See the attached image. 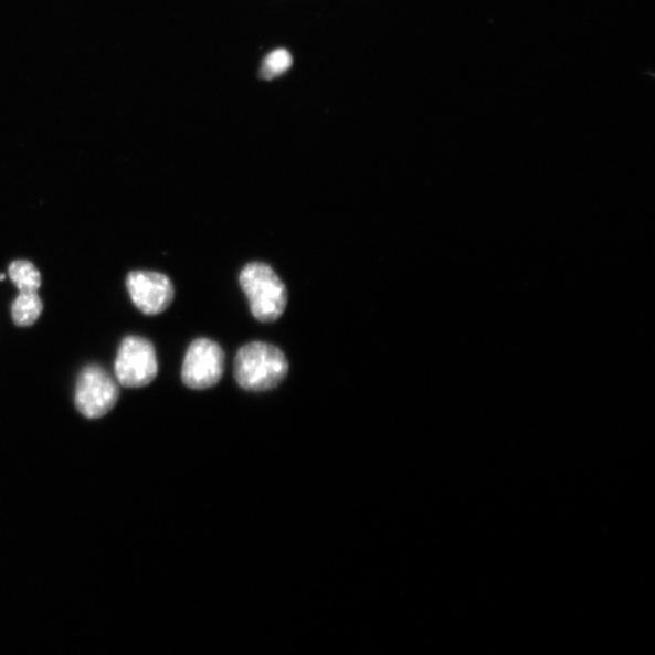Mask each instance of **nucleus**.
Returning a JSON list of instances; mask_svg holds the SVG:
<instances>
[{"label":"nucleus","instance_id":"9d476101","mask_svg":"<svg viewBox=\"0 0 655 655\" xmlns=\"http://www.w3.org/2000/svg\"><path fill=\"white\" fill-rule=\"evenodd\" d=\"M6 278V275H0V281H3Z\"/></svg>","mask_w":655,"mask_h":655},{"label":"nucleus","instance_id":"1a4fd4ad","mask_svg":"<svg viewBox=\"0 0 655 655\" xmlns=\"http://www.w3.org/2000/svg\"><path fill=\"white\" fill-rule=\"evenodd\" d=\"M293 65V57L286 49L268 54L261 70V77L265 81L274 80L284 72H287Z\"/></svg>","mask_w":655,"mask_h":655},{"label":"nucleus","instance_id":"7ed1b4c3","mask_svg":"<svg viewBox=\"0 0 655 655\" xmlns=\"http://www.w3.org/2000/svg\"><path fill=\"white\" fill-rule=\"evenodd\" d=\"M115 369L123 387L139 389L151 384L158 374L155 346L141 337L126 338L119 346Z\"/></svg>","mask_w":655,"mask_h":655},{"label":"nucleus","instance_id":"39448f33","mask_svg":"<svg viewBox=\"0 0 655 655\" xmlns=\"http://www.w3.org/2000/svg\"><path fill=\"white\" fill-rule=\"evenodd\" d=\"M118 398L116 382L104 368L88 366L82 370L74 395L81 414L89 419L103 418L114 410Z\"/></svg>","mask_w":655,"mask_h":655},{"label":"nucleus","instance_id":"20e7f679","mask_svg":"<svg viewBox=\"0 0 655 655\" xmlns=\"http://www.w3.org/2000/svg\"><path fill=\"white\" fill-rule=\"evenodd\" d=\"M225 370V353L213 340L196 339L184 355L181 378L193 390L213 388Z\"/></svg>","mask_w":655,"mask_h":655},{"label":"nucleus","instance_id":"6e6552de","mask_svg":"<svg viewBox=\"0 0 655 655\" xmlns=\"http://www.w3.org/2000/svg\"><path fill=\"white\" fill-rule=\"evenodd\" d=\"M9 276L20 293H39L42 284L40 271L27 261H18L9 266Z\"/></svg>","mask_w":655,"mask_h":655},{"label":"nucleus","instance_id":"f257e3e1","mask_svg":"<svg viewBox=\"0 0 655 655\" xmlns=\"http://www.w3.org/2000/svg\"><path fill=\"white\" fill-rule=\"evenodd\" d=\"M287 357L263 341L242 346L234 358V378L246 391L261 392L276 388L288 374Z\"/></svg>","mask_w":655,"mask_h":655},{"label":"nucleus","instance_id":"f03ea898","mask_svg":"<svg viewBox=\"0 0 655 655\" xmlns=\"http://www.w3.org/2000/svg\"><path fill=\"white\" fill-rule=\"evenodd\" d=\"M240 284L249 298L253 316L261 323H275L286 311L287 288L268 265H246L241 272Z\"/></svg>","mask_w":655,"mask_h":655},{"label":"nucleus","instance_id":"423d86ee","mask_svg":"<svg viewBox=\"0 0 655 655\" xmlns=\"http://www.w3.org/2000/svg\"><path fill=\"white\" fill-rule=\"evenodd\" d=\"M130 298L139 310L148 316L162 314L175 300V286L159 272L134 271L127 278Z\"/></svg>","mask_w":655,"mask_h":655},{"label":"nucleus","instance_id":"0eeeda50","mask_svg":"<svg viewBox=\"0 0 655 655\" xmlns=\"http://www.w3.org/2000/svg\"><path fill=\"white\" fill-rule=\"evenodd\" d=\"M43 311V303L39 293H20L12 303V320L19 327H30L36 323Z\"/></svg>","mask_w":655,"mask_h":655}]
</instances>
